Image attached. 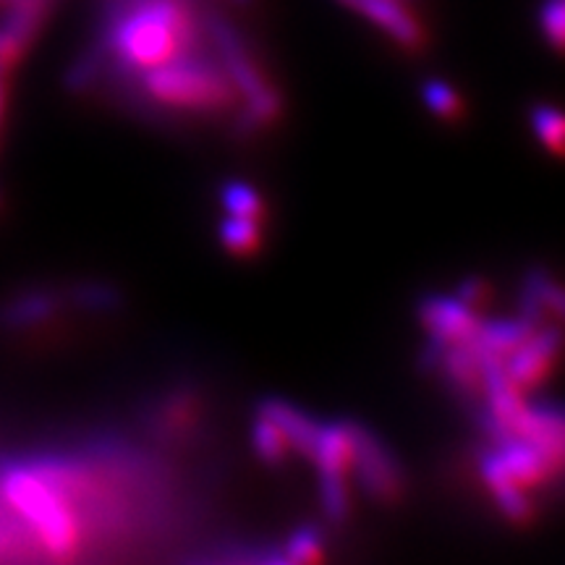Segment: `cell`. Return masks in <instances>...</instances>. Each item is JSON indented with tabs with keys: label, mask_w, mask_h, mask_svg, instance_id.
Here are the masks:
<instances>
[{
	"label": "cell",
	"mask_w": 565,
	"mask_h": 565,
	"mask_svg": "<svg viewBox=\"0 0 565 565\" xmlns=\"http://www.w3.org/2000/svg\"><path fill=\"white\" fill-rule=\"evenodd\" d=\"M194 40V19L183 0H134L108 30V51L131 74L179 58Z\"/></svg>",
	"instance_id": "1"
},
{
	"label": "cell",
	"mask_w": 565,
	"mask_h": 565,
	"mask_svg": "<svg viewBox=\"0 0 565 565\" xmlns=\"http://www.w3.org/2000/svg\"><path fill=\"white\" fill-rule=\"evenodd\" d=\"M0 500L55 561H71L82 547V526L71 503L42 479L30 463L0 466Z\"/></svg>",
	"instance_id": "2"
},
{
	"label": "cell",
	"mask_w": 565,
	"mask_h": 565,
	"mask_svg": "<svg viewBox=\"0 0 565 565\" xmlns=\"http://www.w3.org/2000/svg\"><path fill=\"white\" fill-rule=\"evenodd\" d=\"M139 76L141 89L166 108L221 113L236 100V89H233L228 74H223L207 61L181 58L179 55V58L154 66Z\"/></svg>",
	"instance_id": "3"
},
{
	"label": "cell",
	"mask_w": 565,
	"mask_h": 565,
	"mask_svg": "<svg viewBox=\"0 0 565 565\" xmlns=\"http://www.w3.org/2000/svg\"><path fill=\"white\" fill-rule=\"evenodd\" d=\"M210 32L217 51L223 55L225 74H228L233 89H236V95L244 97V110L257 121V126H270L278 121L282 113V100L278 89L265 79V74L249 55L246 42L238 38V32L233 30L231 24H225L223 19L212 21Z\"/></svg>",
	"instance_id": "4"
},
{
	"label": "cell",
	"mask_w": 565,
	"mask_h": 565,
	"mask_svg": "<svg viewBox=\"0 0 565 565\" xmlns=\"http://www.w3.org/2000/svg\"><path fill=\"white\" fill-rule=\"evenodd\" d=\"M351 424V440H353V463L351 469L356 471V482L362 490L377 503H398L404 494L406 477L401 463L395 461L391 448L374 437L364 424Z\"/></svg>",
	"instance_id": "5"
},
{
	"label": "cell",
	"mask_w": 565,
	"mask_h": 565,
	"mask_svg": "<svg viewBox=\"0 0 565 565\" xmlns=\"http://www.w3.org/2000/svg\"><path fill=\"white\" fill-rule=\"evenodd\" d=\"M565 349V333L557 324L536 328L524 343L505 359V372L521 393L540 387L553 372Z\"/></svg>",
	"instance_id": "6"
},
{
	"label": "cell",
	"mask_w": 565,
	"mask_h": 565,
	"mask_svg": "<svg viewBox=\"0 0 565 565\" xmlns=\"http://www.w3.org/2000/svg\"><path fill=\"white\" fill-rule=\"evenodd\" d=\"M419 322L429 338L448 345L475 341L479 324L477 309L466 307L461 299L445 294H429L419 301Z\"/></svg>",
	"instance_id": "7"
},
{
	"label": "cell",
	"mask_w": 565,
	"mask_h": 565,
	"mask_svg": "<svg viewBox=\"0 0 565 565\" xmlns=\"http://www.w3.org/2000/svg\"><path fill=\"white\" fill-rule=\"evenodd\" d=\"M477 463L479 471H482L487 490L492 492L494 503H498L500 513L505 515L511 524H532L534 521V503L529 500V494L524 487H521L515 479L511 477V471L505 469L503 458L498 456V450H479L477 454Z\"/></svg>",
	"instance_id": "8"
},
{
	"label": "cell",
	"mask_w": 565,
	"mask_h": 565,
	"mask_svg": "<svg viewBox=\"0 0 565 565\" xmlns=\"http://www.w3.org/2000/svg\"><path fill=\"white\" fill-rule=\"evenodd\" d=\"M63 307H66V294L58 288H24L0 303V330L19 333V330L40 328V324L51 322L55 315H61Z\"/></svg>",
	"instance_id": "9"
},
{
	"label": "cell",
	"mask_w": 565,
	"mask_h": 565,
	"mask_svg": "<svg viewBox=\"0 0 565 565\" xmlns=\"http://www.w3.org/2000/svg\"><path fill=\"white\" fill-rule=\"evenodd\" d=\"M338 3L362 13L364 19H370L374 26H380L387 38H393L406 51H419L424 45L419 19L414 17L404 0H338Z\"/></svg>",
	"instance_id": "10"
},
{
	"label": "cell",
	"mask_w": 565,
	"mask_h": 565,
	"mask_svg": "<svg viewBox=\"0 0 565 565\" xmlns=\"http://www.w3.org/2000/svg\"><path fill=\"white\" fill-rule=\"evenodd\" d=\"M498 456L503 458L505 469L511 471V477L519 482L524 490H534V487L553 482V479L561 475L555 469V463L542 454L536 445L529 440H521V437H508L500 445H494Z\"/></svg>",
	"instance_id": "11"
},
{
	"label": "cell",
	"mask_w": 565,
	"mask_h": 565,
	"mask_svg": "<svg viewBox=\"0 0 565 565\" xmlns=\"http://www.w3.org/2000/svg\"><path fill=\"white\" fill-rule=\"evenodd\" d=\"M454 387V393L463 401H482L484 398V380L479 353L471 343H454L443 353L440 370Z\"/></svg>",
	"instance_id": "12"
},
{
	"label": "cell",
	"mask_w": 565,
	"mask_h": 565,
	"mask_svg": "<svg viewBox=\"0 0 565 565\" xmlns=\"http://www.w3.org/2000/svg\"><path fill=\"white\" fill-rule=\"evenodd\" d=\"M521 317L540 324L547 315L565 324V286L550 278L545 270H529L521 286Z\"/></svg>",
	"instance_id": "13"
},
{
	"label": "cell",
	"mask_w": 565,
	"mask_h": 565,
	"mask_svg": "<svg viewBox=\"0 0 565 565\" xmlns=\"http://www.w3.org/2000/svg\"><path fill=\"white\" fill-rule=\"evenodd\" d=\"M257 414L265 416V419H270L273 424H278L280 433L286 435L288 445H291V450L312 458L317 433H320V424H317L312 416H307L301 408H296L278 398L263 401V404L257 406Z\"/></svg>",
	"instance_id": "14"
},
{
	"label": "cell",
	"mask_w": 565,
	"mask_h": 565,
	"mask_svg": "<svg viewBox=\"0 0 565 565\" xmlns=\"http://www.w3.org/2000/svg\"><path fill=\"white\" fill-rule=\"evenodd\" d=\"M309 461L317 463L320 475H345L353 463V440L349 422L320 424L315 440V454Z\"/></svg>",
	"instance_id": "15"
},
{
	"label": "cell",
	"mask_w": 565,
	"mask_h": 565,
	"mask_svg": "<svg viewBox=\"0 0 565 565\" xmlns=\"http://www.w3.org/2000/svg\"><path fill=\"white\" fill-rule=\"evenodd\" d=\"M536 328H540V324L529 322L526 317H521V315L508 317V320H494V322L482 320L475 341H469V343H475L477 349H482L487 353H494V356L508 359L521 343L526 341L529 335L534 333Z\"/></svg>",
	"instance_id": "16"
},
{
	"label": "cell",
	"mask_w": 565,
	"mask_h": 565,
	"mask_svg": "<svg viewBox=\"0 0 565 565\" xmlns=\"http://www.w3.org/2000/svg\"><path fill=\"white\" fill-rule=\"evenodd\" d=\"M63 294H66V303L76 309H84V312L108 315L124 307L121 288H116L113 282L105 280H79Z\"/></svg>",
	"instance_id": "17"
},
{
	"label": "cell",
	"mask_w": 565,
	"mask_h": 565,
	"mask_svg": "<svg viewBox=\"0 0 565 565\" xmlns=\"http://www.w3.org/2000/svg\"><path fill=\"white\" fill-rule=\"evenodd\" d=\"M529 124H532L534 137L545 147L550 154L565 160V113L555 105H534L529 113Z\"/></svg>",
	"instance_id": "18"
},
{
	"label": "cell",
	"mask_w": 565,
	"mask_h": 565,
	"mask_svg": "<svg viewBox=\"0 0 565 565\" xmlns=\"http://www.w3.org/2000/svg\"><path fill=\"white\" fill-rule=\"evenodd\" d=\"M221 244L236 257H252L263 246V223L228 215L221 223Z\"/></svg>",
	"instance_id": "19"
},
{
	"label": "cell",
	"mask_w": 565,
	"mask_h": 565,
	"mask_svg": "<svg viewBox=\"0 0 565 565\" xmlns=\"http://www.w3.org/2000/svg\"><path fill=\"white\" fill-rule=\"evenodd\" d=\"M252 445L254 454L259 456V461L270 463V466H282L288 461V454H291V445H288L286 435L280 433L278 424H273L270 419L257 414L252 427Z\"/></svg>",
	"instance_id": "20"
},
{
	"label": "cell",
	"mask_w": 565,
	"mask_h": 565,
	"mask_svg": "<svg viewBox=\"0 0 565 565\" xmlns=\"http://www.w3.org/2000/svg\"><path fill=\"white\" fill-rule=\"evenodd\" d=\"M221 202L228 215L249 217V221H265V200L259 192L244 181H228L221 189Z\"/></svg>",
	"instance_id": "21"
},
{
	"label": "cell",
	"mask_w": 565,
	"mask_h": 565,
	"mask_svg": "<svg viewBox=\"0 0 565 565\" xmlns=\"http://www.w3.org/2000/svg\"><path fill=\"white\" fill-rule=\"evenodd\" d=\"M324 555V534L320 526L303 524L288 536V542L282 545V561L288 563H315L322 561Z\"/></svg>",
	"instance_id": "22"
},
{
	"label": "cell",
	"mask_w": 565,
	"mask_h": 565,
	"mask_svg": "<svg viewBox=\"0 0 565 565\" xmlns=\"http://www.w3.org/2000/svg\"><path fill=\"white\" fill-rule=\"evenodd\" d=\"M422 97H424V103H427V108L433 110L437 118H443V121L456 124L463 118L461 95H458V92L450 87L448 82L427 79L422 87Z\"/></svg>",
	"instance_id": "23"
},
{
	"label": "cell",
	"mask_w": 565,
	"mask_h": 565,
	"mask_svg": "<svg viewBox=\"0 0 565 565\" xmlns=\"http://www.w3.org/2000/svg\"><path fill=\"white\" fill-rule=\"evenodd\" d=\"M322 511L333 524H343L351 515V492L345 475H320Z\"/></svg>",
	"instance_id": "24"
},
{
	"label": "cell",
	"mask_w": 565,
	"mask_h": 565,
	"mask_svg": "<svg viewBox=\"0 0 565 565\" xmlns=\"http://www.w3.org/2000/svg\"><path fill=\"white\" fill-rule=\"evenodd\" d=\"M540 26L547 45L565 55V0H547V3L542 6Z\"/></svg>",
	"instance_id": "25"
},
{
	"label": "cell",
	"mask_w": 565,
	"mask_h": 565,
	"mask_svg": "<svg viewBox=\"0 0 565 565\" xmlns=\"http://www.w3.org/2000/svg\"><path fill=\"white\" fill-rule=\"evenodd\" d=\"M454 296L456 299H461L466 307L479 309L487 299H490V286H487L482 278H477V275H469V278H463L461 282H458Z\"/></svg>",
	"instance_id": "26"
},
{
	"label": "cell",
	"mask_w": 565,
	"mask_h": 565,
	"mask_svg": "<svg viewBox=\"0 0 565 565\" xmlns=\"http://www.w3.org/2000/svg\"><path fill=\"white\" fill-rule=\"evenodd\" d=\"M6 103H9V76H0V131H3Z\"/></svg>",
	"instance_id": "27"
},
{
	"label": "cell",
	"mask_w": 565,
	"mask_h": 565,
	"mask_svg": "<svg viewBox=\"0 0 565 565\" xmlns=\"http://www.w3.org/2000/svg\"><path fill=\"white\" fill-rule=\"evenodd\" d=\"M9 545H11V534L6 532L3 524H0V555H3V550L9 547Z\"/></svg>",
	"instance_id": "28"
},
{
	"label": "cell",
	"mask_w": 565,
	"mask_h": 565,
	"mask_svg": "<svg viewBox=\"0 0 565 565\" xmlns=\"http://www.w3.org/2000/svg\"><path fill=\"white\" fill-rule=\"evenodd\" d=\"M233 3H238V6H246V3H252V0H233Z\"/></svg>",
	"instance_id": "29"
},
{
	"label": "cell",
	"mask_w": 565,
	"mask_h": 565,
	"mask_svg": "<svg viewBox=\"0 0 565 565\" xmlns=\"http://www.w3.org/2000/svg\"><path fill=\"white\" fill-rule=\"evenodd\" d=\"M0 210H3V194H0Z\"/></svg>",
	"instance_id": "30"
},
{
	"label": "cell",
	"mask_w": 565,
	"mask_h": 565,
	"mask_svg": "<svg viewBox=\"0 0 565 565\" xmlns=\"http://www.w3.org/2000/svg\"><path fill=\"white\" fill-rule=\"evenodd\" d=\"M0 3H6V0H0Z\"/></svg>",
	"instance_id": "31"
}]
</instances>
